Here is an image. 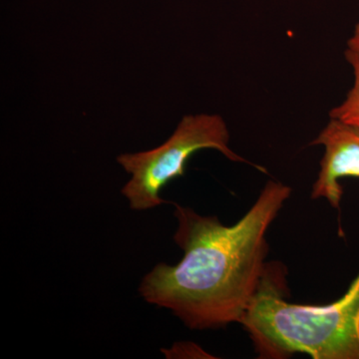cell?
Instances as JSON below:
<instances>
[{
    "label": "cell",
    "mask_w": 359,
    "mask_h": 359,
    "mask_svg": "<svg viewBox=\"0 0 359 359\" xmlns=\"http://www.w3.org/2000/svg\"><path fill=\"white\" fill-rule=\"evenodd\" d=\"M344 57L353 73V84L346 98L330 112V119L359 127V54L346 49Z\"/></svg>",
    "instance_id": "5"
},
{
    "label": "cell",
    "mask_w": 359,
    "mask_h": 359,
    "mask_svg": "<svg viewBox=\"0 0 359 359\" xmlns=\"http://www.w3.org/2000/svg\"><path fill=\"white\" fill-rule=\"evenodd\" d=\"M290 195V187L269 181L233 226L173 204L178 221L174 241L184 257L145 276L139 289L143 299L170 309L191 330L241 323L266 269V231Z\"/></svg>",
    "instance_id": "1"
},
{
    "label": "cell",
    "mask_w": 359,
    "mask_h": 359,
    "mask_svg": "<svg viewBox=\"0 0 359 359\" xmlns=\"http://www.w3.org/2000/svg\"><path fill=\"white\" fill-rule=\"evenodd\" d=\"M287 297V269L280 262L266 263L241 321L259 358L304 353L313 359H359V273L332 304H299Z\"/></svg>",
    "instance_id": "2"
},
{
    "label": "cell",
    "mask_w": 359,
    "mask_h": 359,
    "mask_svg": "<svg viewBox=\"0 0 359 359\" xmlns=\"http://www.w3.org/2000/svg\"><path fill=\"white\" fill-rule=\"evenodd\" d=\"M346 48L359 54V21L354 26L353 32L346 42Z\"/></svg>",
    "instance_id": "6"
},
{
    "label": "cell",
    "mask_w": 359,
    "mask_h": 359,
    "mask_svg": "<svg viewBox=\"0 0 359 359\" xmlns=\"http://www.w3.org/2000/svg\"><path fill=\"white\" fill-rule=\"evenodd\" d=\"M230 141V130L221 115L189 114L182 118L173 134L162 145L144 152L118 156V164L131 175L122 189L130 208L146 211L170 203L160 197L161 190L169 182L184 176L191 157L205 149L217 150L231 162L245 163L268 173L264 168L231 150Z\"/></svg>",
    "instance_id": "3"
},
{
    "label": "cell",
    "mask_w": 359,
    "mask_h": 359,
    "mask_svg": "<svg viewBox=\"0 0 359 359\" xmlns=\"http://www.w3.org/2000/svg\"><path fill=\"white\" fill-rule=\"evenodd\" d=\"M311 145L323 148L311 198L327 200L339 209L344 195L340 181L359 178V127L330 119Z\"/></svg>",
    "instance_id": "4"
}]
</instances>
